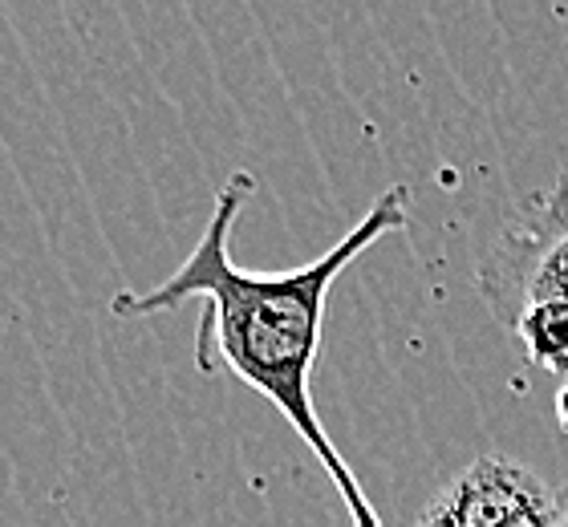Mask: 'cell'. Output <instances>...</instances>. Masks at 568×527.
<instances>
[{"mask_svg":"<svg viewBox=\"0 0 568 527\" xmlns=\"http://www.w3.org/2000/svg\"><path fill=\"white\" fill-rule=\"evenodd\" d=\"M479 296L504 328L532 305L568 301V171L504 223L479 264Z\"/></svg>","mask_w":568,"mask_h":527,"instance_id":"7a4b0ae2","label":"cell"},{"mask_svg":"<svg viewBox=\"0 0 568 527\" xmlns=\"http://www.w3.org/2000/svg\"><path fill=\"white\" fill-rule=\"evenodd\" d=\"M252 191H256L252 171L227 175V183L215 195L203 240L191 247V256L179 264L175 276L146 293L122 288L110 296V313L119 321H134V316L171 313L187 301H207V313L195 328V365L203 374H236L244 386L273 402L281 418L301 434L308 455L325 467V475L349 507L354 527H382L357 475L342 458L337 443L325 434V422L317 418L313 369H317L321 333H325L329 288L378 240L403 232L410 220V191L403 183L382 191L374 207L325 256L308 260L301 268L248 272L232 260V227Z\"/></svg>","mask_w":568,"mask_h":527,"instance_id":"6da1fadb","label":"cell"},{"mask_svg":"<svg viewBox=\"0 0 568 527\" xmlns=\"http://www.w3.org/2000/svg\"><path fill=\"white\" fill-rule=\"evenodd\" d=\"M557 491L532 467L508 455H479L435 495L415 527H508L536 511H552Z\"/></svg>","mask_w":568,"mask_h":527,"instance_id":"3957f363","label":"cell"},{"mask_svg":"<svg viewBox=\"0 0 568 527\" xmlns=\"http://www.w3.org/2000/svg\"><path fill=\"white\" fill-rule=\"evenodd\" d=\"M511 333H516V341L524 345L536 369L568 382V301L532 305L511 325Z\"/></svg>","mask_w":568,"mask_h":527,"instance_id":"277c9868","label":"cell"},{"mask_svg":"<svg viewBox=\"0 0 568 527\" xmlns=\"http://www.w3.org/2000/svg\"><path fill=\"white\" fill-rule=\"evenodd\" d=\"M508 527H552V511H536V516H524Z\"/></svg>","mask_w":568,"mask_h":527,"instance_id":"52a82bcc","label":"cell"},{"mask_svg":"<svg viewBox=\"0 0 568 527\" xmlns=\"http://www.w3.org/2000/svg\"><path fill=\"white\" fill-rule=\"evenodd\" d=\"M552 527H568V483L557 487V499H552Z\"/></svg>","mask_w":568,"mask_h":527,"instance_id":"5b68a950","label":"cell"},{"mask_svg":"<svg viewBox=\"0 0 568 527\" xmlns=\"http://www.w3.org/2000/svg\"><path fill=\"white\" fill-rule=\"evenodd\" d=\"M557 422H560V430L568 434V382H560V389H557Z\"/></svg>","mask_w":568,"mask_h":527,"instance_id":"8992f818","label":"cell"}]
</instances>
